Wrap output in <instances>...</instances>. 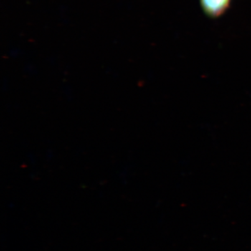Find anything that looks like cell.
<instances>
[{
  "label": "cell",
  "mask_w": 251,
  "mask_h": 251,
  "mask_svg": "<svg viewBox=\"0 0 251 251\" xmlns=\"http://www.w3.org/2000/svg\"><path fill=\"white\" fill-rule=\"evenodd\" d=\"M232 0H200L201 9L211 18L221 17L229 9Z\"/></svg>",
  "instance_id": "1"
}]
</instances>
